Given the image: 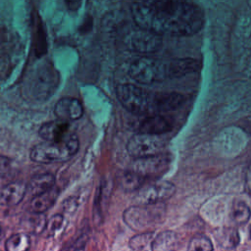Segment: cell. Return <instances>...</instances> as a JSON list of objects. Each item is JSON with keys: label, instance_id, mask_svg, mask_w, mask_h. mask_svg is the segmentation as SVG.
Returning <instances> with one entry per match:
<instances>
[{"label": "cell", "instance_id": "obj_1", "mask_svg": "<svg viewBox=\"0 0 251 251\" xmlns=\"http://www.w3.org/2000/svg\"><path fill=\"white\" fill-rule=\"evenodd\" d=\"M130 12L137 26L160 35H192L205 22L203 11L183 0H139Z\"/></svg>", "mask_w": 251, "mask_h": 251}, {"label": "cell", "instance_id": "obj_2", "mask_svg": "<svg viewBox=\"0 0 251 251\" xmlns=\"http://www.w3.org/2000/svg\"><path fill=\"white\" fill-rule=\"evenodd\" d=\"M79 141L75 132L60 141L44 140L35 144L30 152L29 158L35 163H61L70 160L78 151Z\"/></svg>", "mask_w": 251, "mask_h": 251}, {"label": "cell", "instance_id": "obj_3", "mask_svg": "<svg viewBox=\"0 0 251 251\" xmlns=\"http://www.w3.org/2000/svg\"><path fill=\"white\" fill-rule=\"evenodd\" d=\"M164 215L165 206L163 203L136 204L129 206L124 211L123 219L125 224L132 230L142 231L161 223Z\"/></svg>", "mask_w": 251, "mask_h": 251}, {"label": "cell", "instance_id": "obj_4", "mask_svg": "<svg viewBox=\"0 0 251 251\" xmlns=\"http://www.w3.org/2000/svg\"><path fill=\"white\" fill-rule=\"evenodd\" d=\"M116 95L121 105L134 115L146 114L153 106V96L143 87L132 83L119 84L116 87Z\"/></svg>", "mask_w": 251, "mask_h": 251}, {"label": "cell", "instance_id": "obj_5", "mask_svg": "<svg viewBox=\"0 0 251 251\" xmlns=\"http://www.w3.org/2000/svg\"><path fill=\"white\" fill-rule=\"evenodd\" d=\"M128 75L140 84H151L161 81L168 77L167 63L155 58L142 56L130 63Z\"/></svg>", "mask_w": 251, "mask_h": 251}, {"label": "cell", "instance_id": "obj_6", "mask_svg": "<svg viewBox=\"0 0 251 251\" xmlns=\"http://www.w3.org/2000/svg\"><path fill=\"white\" fill-rule=\"evenodd\" d=\"M165 139L161 134H149L137 132L126 143L127 153L135 158H143L163 152Z\"/></svg>", "mask_w": 251, "mask_h": 251}, {"label": "cell", "instance_id": "obj_7", "mask_svg": "<svg viewBox=\"0 0 251 251\" xmlns=\"http://www.w3.org/2000/svg\"><path fill=\"white\" fill-rule=\"evenodd\" d=\"M172 156L169 153H159L156 155L135 158L131 170L140 175L146 180L156 179L162 176L169 170Z\"/></svg>", "mask_w": 251, "mask_h": 251}, {"label": "cell", "instance_id": "obj_8", "mask_svg": "<svg viewBox=\"0 0 251 251\" xmlns=\"http://www.w3.org/2000/svg\"><path fill=\"white\" fill-rule=\"evenodd\" d=\"M125 43L131 51L141 54H150L161 48L163 40L162 35L137 26V28L131 29L126 33Z\"/></svg>", "mask_w": 251, "mask_h": 251}, {"label": "cell", "instance_id": "obj_9", "mask_svg": "<svg viewBox=\"0 0 251 251\" xmlns=\"http://www.w3.org/2000/svg\"><path fill=\"white\" fill-rule=\"evenodd\" d=\"M176 192V185L167 180L145 182L137 189V204H157L170 199Z\"/></svg>", "mask_w": 251, "mask_h": 251}, {"label": "cell", "instance_id": "obj_10", "mask_svg": "<svg viewBox=\"0 0 251 251\" xmlns=\"http://www.w3.org/2000/svg\"><path fill=\"white\" fill-rule=\"evenodd\" d=\"M73 131L70 128V122L57 118L54 121L44 123L39 130L38 134L43 140L47 141H60L68 137Z\"/></svg>", "mask_w": 251, "mask_h": 251}, {"label": "cell", "instance_id": "obj_11", "mask_svg": "<svg viewBox=\"0 0 251 251\" xmlns=\"http://www.w3.org/2000/svg\"><path fill=\"white\" fill-rule=\"evenodd\" d=\"M54 114L57 118L65 121H76L82 117L83 107L75 97H63L56 102Z\"/></svg>", "mask_w": 251, "mask_h": 251}, {"label": "cell", "instance_id": "obj_12", "mask_svg": "<svg viewBox=\"0 0 251 251\" xmlns=\"http://www.w3.org/2000/svg\"><path fill=\"white\" fill-rule=\"evenodd\" d=\"M27 192V184L23 181H12L0 188V206L19 204Z\"/></svg>", "mask_w": 251, "mask_h": 251}, {"label": "cell", "instance_id": "obj_13", "mask_svg": "<svg viewBox=\"0 0 251 251\" xmlns=\"http://www.w3.org/2000/svg\"><path fill=\"white\" fill-rule=\"evenodd\" d=\"M171 122L162 115H152L144 118L138 125L137 131L149 134H163L172 129Z\"/></svg>", "mask_w": 251, "mask_h": 251}, {"label": "cell", "instance_id": "obj_14", "mask_svg": "<svg viewBox=\"0 0 251 251\" xmlns=\"http://www.w3.org/2000/svg\"><path fill=\"white\" fill-rule=\"evenodd\" d=\"M186 101V97L177 92H162L153 96L152 105L157 111L167 112L179 108Z\"/></svg>", "mask_w": 251, "mask_h": 251}, {"label": "cell", "instance_id": "obj_15", "mask_svg": "<svg viewBox=\"0 0 251 251\" xmlns=\"http://www.w3.org/2000/svg\"><path fill=\"white\" fill-rule=\"evenodd\" d=\"M200 68V63L192 58H177L167 63L168 77H180L187 74L196 72Z\"/></svg>", "mask_w": 251, "mask_h": 251}, {"label": "cell", "instance_id": "obj_16", "mask_svg": "<svg viewBox=\"0 0 251 251\" xmlns=\"http://www.w3.org/2000/svg\"><path fill=\"white\" fill-rule=\"evenodd\" d=\"M58 195H59V188L56 186H53L49 190L33 196L29 204V210L32 212L44 213L51 206H53V204L56 202L58 198Z\"/></svg>", "mask_w": 251, "mask_h": 251}, {"label": "cell", "instance_id": "obj_17", "mask_svg": "<svg viewBox=\"0 0 251 251\" xmlns=\"http://www.w3.org/2000/svg\"><path fill=\"white\" fill-rule=\"evenodd\" d=\"M55 176L50 173L35 175L26 183L27 192H29L32 196H35L55 186Z\"/></svg>", "mask_w": 251, "mask_h": 251}, {"label": "cell", "instance_id": "obj_18", "mask_svg": "<svg viewBox=\"0 0 251 251\" xmlns=\"http://www.w3.org/2000/svg\"><path fill=\"white\" fill-rule=\"evenodd\" d=\"M178 244V236L173 230H164L155 235L152 250L153 251H169L175 250Z\"/></svg>", "mask_w": 251, "mask_h": 251}, {"label": "cell", "instance_id": "obj_19", "mask_svg": "<svg viewBox=\"0 0 251 251\" xmlns=\"http://www.w3.org/2000/svg\"><path fill=\"white\" fill-rule=\"evenodd\" d=\"M47 224V218L44 213L30 211L22 221V226L29 232L41 234L44 232Z\"/></svg>", "mask_w": 251, "mask_h": 251}, {"label": "cell", "instance_id": "obj_20", "mask_svg": "<svg viewBox=\"0 0 251 251\" xmlns=\"http://www.w3.org/2000/svg\"><path fill=\"white\" fill-rule=\"evenodd\" d=\"M230 221L235 226L246 224L251 216V210L248 205L240 200H235L230 209Z\"/></svg>", "mask_w": 251, "mask_h": 251}, {"label": "cell", "instance_id": "obj_21", "mask_svg": "<svg viewBox=\"0 0 251 251\" xmlns=\"http://www.w3.org/2000/svg\"><path fill=\"white\" fill-rule=\"evenodd\" d=\"M215 237L219 242V245L226 249L234 248L239 243V234L235 227H224L219 229L215 234Z\"/></svg>", "mask_w": 251, "mask_h": 251}, {"label": "cell", "instance_id": "obj_22", "mask_svg": "<svg viewBox=\"0 0 251 251\" xmlns=\"http://www.w3.org/2000/svg\"><path fill=\"white\" fill-rule=\"evenodd\" d=\"M155 234L153 231H142L133 235L129 241L128 245L132 250L135 251H145L152 250V243Z\"/></svg>", "mask_w": 251, "mask_h": 251}, {"label": "cell", "instance_id": "obj_23", "mask_svg": "<svg viewBox=\"0 0 251 251\" xmlns=\"http://www.w3.org/2000/svg\"><path fill=\"white\" fill-rule=\"evenodd\" d=\"M147 180L132 170L124 172L121 176V186L126 191H134L142 186Z\"/></svg>", "mask_w": 251, "mask_h": 251}, {"label": "cell", "instance_id": "obj_24", "mask_svg": "<svg viewBox=\"0 0 251 251\" xmlns=\"http://www.w3.org/2000/svg\"><path fill=\"white\" fill-rule=\"evenodd\" d=\"M30 238L26 233H14L5 242L7 251H25L29 248Z\"/></svg>", "mask_w": 251, "mask_h": 251}, {"label": "cell", "instance_id": "obj_25", "mask_svg": "<svg viewBox=\"0 0 251 251\" xmlns=\"http://www.w3.org/2000/svg\"><path fill=\"white\" fill-rule=\"evenodd\" d=\"M213 243L205 234L194 235L187 246L189 251H211L213 250Z\"/></svg>", "mask_w": 251, "mask_h": 251}, {"label": "cell", "instance_id": "obj_26", "mask_svg": "<svg viewBox=\"0 0 251 251\" xmlns=\"http://www.w3.org/2000/svg\"><path fill=\"white\" fill-rule=\"evenodd\" d=\"M64 216L62 214H54L49 220H47L45 232L47 236H54L63 226Z\"/></svg>", "mask_w": 251, "mask_h": 251}, {"label": "cell", "instance_id": "obj_27", "mask_svg": "<svg viewBox=\"0 0 251 251\" xmlns=\"http://www.w3.org/2000/svg\"><path fill=\"white\" fill-rule=\"evenodd\" d=\"M11 167H12V159L7 156L0 155V177H3L4 176H6L10 171Z\"/></svg>", "mask_w": 251, "mask_h": 251}, {"label": "cell", "instance_id": "obj_28", "mask_svg": "<svg viewBox=\"0 0 251 251\" xmlns=\"http://www.w3.org/2000/svg\"><path fill=\"white\" fill-rule=\"evenodd\" d=\"M83 0H65L66 6L72 10V11H76L77 9L80 8Z\"/></svg>", "mask_w": 251, "mask_h": 251}, {"label": "cell", "instance_id": "obj_29", "mask_svg": "<svg viewBox=\"0 0 251 251\" xmlns=\"http://www.w3.org/2000/svg\"><path fill=\"white\" fill-rule=\"evenodd\" d=\"M245 187L251 193V164L248 166L245 173Z\"/></svg>", "mask_w": 251, "mask_h": 251}, {"label": "cell", "instance_id": "obj_30", "mask_svg": "<svg viewBox=\"0 0 251 251\" xmlns=\"http://www.w3.org/2000/svg\"><path fill=\"white\" fill-rule=\"evenodd\" d=\"M1 230H2V226H1V224H0V233H1Z\"/></svg>", "mask_w": 251, "mask_h": 251}, {"label": "cell", "instance_id": "obj_31", "mask_svg": "<svg viewBox=\"0 0 251 251\" xmlns=\"http://www.w3.org/2000/svg\"><path fill=\"white\" fill-rule=\"evenodd\" d=\"M250 237H251V229H250Z\"/></svg>", "mask_w": 251, "mask_h": 251}]
</instances>
